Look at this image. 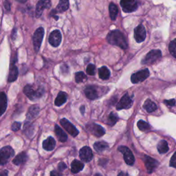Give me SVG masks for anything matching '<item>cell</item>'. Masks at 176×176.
<instances>
[{
    "instance_id": "cell-46",
    "label": "cell",
    "mask_w": 176,
    "mask_h": 176,
    "mask_svg": "<svg viewBox=\"0 0 176 176\" xmlns=\"http://www.w3.org/2000/svg\"><path fill=\"white\" fill-rule=\"evenodd\" d=\"M50 175H61V172H60V173H58V172H57V171L54 170L51 172Z\"/></svg>"
},
{
    "instance_id": "cell-45",
    "label": "cell",
    "mask_w": 176,
    "mask_h": 176,
    "mask_svg": "<svg viewBox=\"0 0 176 176\" xmlns=\"http://www.w3.org/2000/svg\"><path fill=\"white\" fill-rule=\"evenodd\" d=\"M80 114H81L82 115H84V114H85V107L84 106V105H82V106H80Z\"/></svg>"
},
{
    "instance_id": "cell-14",
    "label": "cell",
    "mask_w": 176,
    "mask_h": 176,
    "mask_svg": "<svg viewBox=\"0 0 176 176\" xmlns=\"http://www.w3.org/2000/svg\"><path fill=\"white\" fill-rule=\"evenodd\" d=\"M92 151L89 147H83L79 151V158L85 163H89L93 158Z\"/></svg>"
},
{
    "instance_id": "cell-44",
    "label": "cell",
    "mask_w": 176,
    "mask_h": 176,
    "mask_svg": "<svg viewBox=\"0 0 176 176\" xmlns=\"http://www.w3.org/2000/svg\"><path fill=\"white\" fill-rule=\"evenodd\" d=\"M4 7H5V9L8 10V11H9L10 10V3H9L8 1H7V0L4 2Z\"/></svg>"
},
{
    "instance_id": "cell-34",
    "label": "cell",
    "mask_w": 176,
    "mask_h": 176,
    "mask_svg": "<svg viewBox=\"0 0 176 176\" xmlns=\"http://www.w3.org/2000/svg\"><path fill=\"white\" fill-rule=\"evenodd\" d=\"M137 126H138V127L140 131L142 132H147L151 129V126L149 123L142 121V120H140V121L138 122V123H137Z\"/></svg>"
},
{
    "instance_id": "cell-18",
    "label": "cell",
    "mask_w": 176,
    "mask_h": 176,
    "mask_svg": "<svg viewBox=\"0 0 176 176\" xmlns=\"http://www.w3.org/2000/svg\"><path fill=\"white\" fill-rule=\"evenodd\" d=\"M145 167L149 173H151L158 166V162L150 156H145L144 157Z\"/></svg>"
},
{
    "instance_id": "cell-38",
    "label": "cell",
    "mask_w": 176,
    "mask_h": 176,
    "mask_svg": "<svg viewBox=\"0 0 176 176\" xmlns=\"http://www.w3.org/2000/svg\"><path fill=\"white\" fill-rule=\"evenodd\" d=\"M21 127H22V123L19 122H14L12 125L11 129L13 132H17L20 129Z\"/></svg>"
},
{
    "instance_id": "cell-49",
    "label": "cell",
    "mask_w": 176,
    "mask_h": 176,
    "mask_svg": "<svg viewBox=\"0 0 176 176\" xmlns=\"http://www.w3.org/2000/svg\"><path fill=\"white\" fill-rule=\"evenodd\" d=\"M17 1H18L21 3H25L27 1V0H17Z\"/></svg>"
},
{
    "instance_id": "cell-31",
    "label": "cell",
    "mask_w": 176,
    "mask_h": 176,
    "mask_svg": "<svg viewBox=\"0 0 176 176\" xmlns=\"http://www.w3.org/2000/svg\"><path fill=\"white\" fill-rule=\"evenodd\" d=\"M33 127H34L33 125L32 124V123H30L29 121H26L25 124H24L23 132L26 135V136L29 137V138L33 135V132H34Z\"/></svg>"
},
{
    "instance_id": "cell-19",
    "label": "cell",
    "mask_w": 176,
    "mask_h": 176,
    "mask_svg": "<svg viewBox=\"0 0 176 176\" xmlns=\"http://www.w3.org/2000/svg\"><path fill=\"white\" fill-rule=\"evenodd\" d=\"M56 146V141L54 138L52 136L48 137L47 139H45L43 142V148L45 151H52L54 150Z\"/></svg>"
},
{
    "instance_id": "cell-20",
    "label": "cell",
    "mask_w": 176,
    "mask_h": 176,
    "mask_svg": "<svg viewBox=\"0 0 176 176\" xmlns=\"http://www.w3.org/2000/svg\"><path fill=\"white\" fill-rule=\"evenodd\" d=\"M54 132L56 133V136H57L60 142H65L67 141V140H68V136H67L65 132L63 131L58 125H55Z\"/></svg>"
},
{
    "instance_id": "cell-21",
    "label": "cell",
    "mask_w": 176,
    "mask_h": 176,
    "mask_svg": "<svg viewBox=\"0 0 176 176\" xmlns=\"http://www.w3.org/2000/svg\"><path fill=\"white\" fill-rule=\"evenodd\" d=\"M68 99V94L64 91H59L57 98L54 101V105L56 106L60 107L64 104Z\"/></svg>"
},
{
    "instance_id": "cell-29",
    "label": "cell",
    "mask_w": 176,
    "mask_h": 176,
    "mask_svg": "<svg viewBox=\"0 0 176 176\" xmlns=\"http://www.w3.org/2000/svg\"><path fill=\"white\" fill-rule=\"evenodd\" d=\"M109 145L105 141H97L94 144V149L97 152H102L108 149Z\"/></svg>"
},
{
    "instance_id": "cell-41",
    "label": "cell",
    "mask_w": 176,
    "mask_h": 176,
    "mask_svg": "<svg viewBox=\"0 0 176 176\" xmlns=\"http://www.w3.org/2000/svg\"><path fill=\"white\" fill-rule=\"evenodd\" d=\"M65 168H67V165L63 162H61L58 165V169L59 172H63Z\"/></svg>"
},
{
    "instance_id": "cell-1",
    "label": "cell",
    "mask_w": 176,
    "mask_h": 176,
    "mask_svg": "<svg viewBox=\"0 0 176 176\" xmlns=\"http://www.w3.org/2000/svg\"><path fill=\"white\" fill-rule=\"evenodd\" d=\"M107 41L111 45H116L123 50H126L128 48V44L127 39L122 32L118 30H112L108 33Z\"/></svg>"
},
{
    "instance_id": "cell-37",
    "label": "cell",
    "mask_w": 176,
    "mask_h": 176,
    "mask_svg": "<svg viewBox=\"0 0 176 176\" xmlns=\"http://www.w3.org/2000/svg\"><path fill=\"white\" fill-rule=\"evenodd\" d=\"M86 72L87 75H89L90 76H94L96 74V67L94 64H89L87 65L86 68Z\"/></svg>"
},
{
    "instance_id": "cell-43",
    "label": "cell",
    "mask_w": 176,
    "mask_h": 176,
    "mask_svg": "<svg viewBox=\"0 0 176 176\" xmlns=\"http://www.w3.org/2000/svg\"><path fill=\"white\" fill-rule=\"evenodd\" d=\"M107 159H100V160L98 161V164L101 165V166H105V164L107 163Z\"/></svg>"
},
{
    "instance_id": "cell-2",
    "label": "cell",
    "mask_w": 176,
    "mask_h": 176,
    "mask_svg": "<svg viewBox=\"0 0 176 176\" xmlns=\"http://www.w3.org/2000/svg\"><path fill=\"white\" fill-rule=\"evenodd\" d=\"M44 87H39L37 90H34L30 85H27L23 88V93L31 101H36L43 96L44 94Z\"/></svg>"
},
{
    "instance_id": "cell-16",
    "label": "cell",
    "mask_w": 176,
    "mask_h": 176,
    "mask_svg": "<svg viewBox=\"0 0 176 176\" xmlns=\"http://www.w3.org/2000/svg\"><path fill=\"white\" fill-rule=\"evenodd\" d=\"M97 87L95 85H87L84 90V93L87 98L90 100H96L99 97V93L97 89Z\"/></svg>"
},
{
    "instance_id": "cell-13",
    "label": "cell",
    "mask_w": 176,
    "mask_h": 176,
    "mask_svg": "<svg viewBox=\"0 0 176 176\" xmlns=\"http://www.w3.org/2000/svg\"><path fill=\"white\" fill-rule=\"evenodd\" d=\"M86 127L89 132L96 137H101L105 133V129L103 127L96 123H90L86 125Z\"/></svg>"
},
{
    "instance_id": "cell-15",
    "label": "cell",
    "mask_w": 176,
    "mask_h": 176,
    "mask_svg": "<svg viewBox=\"0 0 176 176\" xmlns=\"http://www.w3.org/2000/svg\"><path fill=\"white\" fill-rule=\"evenodd\" d=\"M51 7V1L50 0H39L38 2L36 10H35V15L37 18L40 17L43 13L44 9L50 8Z\"/></svg>"
},
{
    "instance_id": "cell-4",
    "label": "cell",
    "mask_w": 176,
    "mask_h": 176,
    "mask_svg": "<svg viewBox=\"0 0 176 176\" xmlns=\"http://www.w3.org/2000/svg\"><path fill=\"white\" fill-rule=\"evenodd\" d=\"M44 33L45 31L44 28L40 27L36 30L34 32L33 37V44L34 49L36 52H38L39 51V49L41 48V45L43 41V39L44 37Z\"/></svg>"
},
{
    "instance_id": "cell-25",
    "label": "cell",
    "mask_w": 176,
    "mask_h": 176,
    "mask_svg": "<svg viewBox=\"0 0 176 176\" xmlns=\"http://www.w3.org/2000/svg\"><path fill=\"white\" fill-rule=\"evenodd\" d=\"M69 8V0H60L57 9L53 10V13H63L66 11Z\"/></svg>"
},
{
    "instance_id": "cell-6",
    "label": "cell",
    "mask_w": 176,
    "mask_h": 176,
    "mask_svg": "<svg viewBox=\"0 0 176 176\" xmlns=\"http://www.w3.org/2000/svg\"><path fill=\"white\" fill-rule=\"evenodd\" d=\"M118 150L123 154V158L126 164L129 166H133L135 163V158L133 156L132 151L125 146H119Z\"/></svg>"
},
{
    "instance_id": "cell-7",
    "label": "cell",
    "mask_w": 176,
    "mask_h": 176,
    "mask_svg": "<svg viewBox=\"0 0 176 176\" xmlns=\"http://www.w3.org/2000/svg\"><path fill=\"white\" fill-rule=\"evenodd\" d=\"M149 70L147 68L140 70V71L133 74L131 76V81L133 84L142 82L149 77Z\"/></svg>"
},
{
    "instance_id": "cell-30",
    "label": "cell",
    "mask_w": 176,
    "mask_h": 176,
    "mask_svg": "<svg viewBox=\"0 0 176 176\" xmlns=\"http://www.w3.org/2000/svg\"><path fill=\"white\" fill-rule=\"evenodd\" d=\"M109 11H110V16L112 21L116 20L118 13V9L117 6L114 3H110L109 6Z\"/></svg>"
},
{
    "instance_id": "cell-42",
    "label": "cell",
    "mask_w": 176,
    "mask_h": 176,
    "mask_svg": "<svg viewBox=\"0 0 176 176\" xmlns=\"http://www.w3.org/2000/svg\"><path fill=\"white\" fill-rule=\"evenodd\" d=\"M164 103L168 106H174L175 105V99H171L168 101H164Z\"/></svg>"
},
{
    "instance_id": "cell-22",
    "label": "cell",
    "mask_w": 176,
    "mask_h": 176,
    "mask_svg": "<svg viewBox=\"0 0 176 176\" xmlns=\"http://www.w3.org/2000/svg\"><path fill=\"white\" fill-rule=\"evenodd\" d=\"M28 160V156L26 152H22L19 153L17 156L14 158L13 160V163L17 166H19L21 164H23Z\"/></svg>"
},
{
    "instance_id": "cell-8",
    "label": "cell",
    "mask_w": 176,
    "mask_h": 176,
    "mask_svg": "<svg viewBox=\"0 0 176 176\" xmlns=\"http://www.w3.org/2000/svg\"><path fill=\"white\" fill-rule=\"evenodd\" d=\"M132 104L133 100L132 97L129 96L128 93H126L118 103L116 105V109L118 110H127V109L132 107Z\"/></svg>"
},
{
    "instance_id": "cell-9",
    "label": "cell",
    "mask_w": 176,
    "mask_h": 176,
    "mask_svg": "<svg viewBox=\"0 0 176 176\" xmlns=\"http://www.w3.org/2000/svg\"><path fill=\"white\" fill-rule=\"evenodd\" d=\"M120 3L125 13L134 12L138 8V3L136 0H121Z\"/></svg>"
},
{
    "instance_id": "cell-12",
    "label": "cell",
    "mask_w": 176,
    "mask_h": 176,
    "mask_svg": "<svg viewBox=\"0 0 176 176\" xmlns=\"http://www.w3.org/2000/svg\"><path fill=\"white\" fill-rule=\"evenodd\" d=\"M61 33L59 30H54L52 31L48 39L49 43L53 47H58L59 45L61 44Z\"/></svg>"
},
{
    "instance_id": "cell-10",
    "label": "cell",
    "mask_w": 176,
    "mask_h": 176,
    "mask_svg": "<svg viewBox=\"0 0 176 176\" xmlns=\"http://www.w3.org/2000/svg\"><path fill=\"white\" fill-rule=\"evenodd\" d=\"M60 123L63 127L67 132H68L70 135L73 137H76L79 134V130L76 128V127L72 123L70 122L68 119L62 118L60 121Z\"/></svg>"
},
{
    "instance_id": "cell-47",
    "label": "cell",
    "mask_w": 176,
    "mask_h": 176,
    "mask_svg": "<svg viewBox=\"0 0 176 176\" xmlns=\"http://www.w3.org/2000/svg\"><path fill=\"white\" fill-rule=\"evenodd\" d=\"M8 171H6V170H3L2 173H1V175L2 176H6V175H8Z\"/></svg>"
},
{
    "instance_id": "cell-40",
    "label": "cell",
    "mask_w": 176,
    "mask_h": 176,
    "mask_svg": "<svg viewBox=\"0 0 176 176\" xmlns=\"http://www.w3.org/2000/svg\"><path fill=\"white\" fill-rule=\"evenodd\" d=\"M170 167L176 168V152L172 156L170 160Z\"/></svg>"
},
{
    "instance_id": "cell-26",
    "label": "cell",
    "mask_w": 176,
    "mask_h": 176,
    "mask_svg": "<svg viewBox=\"0 0 176 176\" xmlns=\"http://www.w3.org/2000/svg\"><path fill=\"white\" fill-rule=\"evenodd\" d=\"M7 103H8V100H7V96L6 94L2 91L0 94V110H1V116H2L6 110Z\"/></svg>"
},
{
    "instance_id": "cell-27",
    "label": "cell",
    "mask_w": 176,
    "mask_h": 176,
    "mask_svg": "<svg viewBox=\"0 0 176 176\" xmlns=\"http://www.w3.org/2000/svg\"><path fill=\"white\" fill-rule=\"evenodd\" d=\"M143 107L148 113H151V112H153L157 110L156 104L150 99L146 100L145 103L143 105Z\"/></svg>"
},
{
    "instance_id": "cell-33",
    "label": "cell",
    "mask_w": 176,
    "mask_h": 176,
    "mask_svg": "<svg viewBox=\"0 0 176 176\" xmlns=\"http://www.w3.org/2000/svg\"><path fill=\"white\" fill-rule=\"evenodd\" d=\"M118 116L116 114L114 113V112H111L110 113V114L108 116V118H107V124L112 127L114 126L116 123L118 121Z\"/></svg>"
},
{
    "instance_id": "cell-36",
    "label": "cell",
    "mask_w": 176,
    "mask_h": 176,
    "mask_svg": "<svg viewBox=\"0 0 176 176\" xmlns=\"http://www.w3.org/2000/svg\"><path fill=\"white\" fill-rule=\"evenodd\" d=\"M168 48H169V52L172 56L176 58V39L171 41Z\"/></svg>"
},
{
    "instance_id": "cell-17",
    "label": "cell",
    "mask_w": 176,
    "mask_h": 176,
    "mask_svg": "<svg viewBox=\"0 0 176 176\" xmlns=\"http://www.w3.org/2000/svg\"><path fill=\"white\" fill-rule=\"evenodd\" d=\"M146 30L145 28L144 27L143 25L140 24V25L137 26L134 30V38L138 43H141L144 41L146 38Z\"/></svg>"
},
{
    "instance_id": "cell-5",
    "label": "cell",
    "mask_w": 176,
    "mask_h": 176,
    "mask_svg": "<svg viewBox=\"0 0 176 176\" xmlns=\"http://www.w3.org/2000/svg\"><path fill=\"white\" fill-rule=\"evenodd\" d=\"M162 57V52L159 50H152L144 58L141 63L144 65H151L153 64L155 62H156L158 60H159Z\"/></svg>"
},
{
    "instance_id": "cell-32",
    "label": "cell",
    "mask_w": 176,
    "mask_h": 176,
    "mask_svg": "<svg viewBox=\"0 0 176 176\" xmlns=\"http://www.w3.org/2000/svg\"><path fill=\"white\" fill-rule=\"evenodd\" d=\"M157 149H158V152L161 154L167 153L168 151V145L167 142L164 140H160V141L158 144Z\"/></svg>"
},
{
    "instance_id": "cell-24",
    "label": "cell",
    "mask_w": 176,
    "mask_h": 176,
    "mask_svg": "<svg viewBox=\"0 0 176 176\" xmlns=\"http://www.w3.org/2000/svg\"><path fill=\"white\" fill-rule=\"evenodd\" d=\"M84 168V164L78 160L72 161L71 164V171L73 173H77L81 171Z\"/></svg>"
},
{
    "instance_id": "cell-48",
    "label": "cell",
    "mask_w": 176,
    "mask_h": 176,
    "mask_svg": "<svg viewBox=\"0 0 176 176\" xmlns=\"http://www.w3.org/2000/svg\"><path fill=\"white\" fill-rule=\"evenodd\" d=\"M128 173H122V172H121V173H120L118 174V175H127Z\"/></svg>"
},
{
    "instance_id": "cell-35",
    "label": "cell",
    "mask_w": 176,
    "mask_h": 176,
    "mask_svg": "<svg viewBox=\"0 0 176 176\" xmlns=\"http://www.w3.org/2000/svg\"><path fill=\"white\" fill-rule=\"evenodd\" d=\"M87 79V76L85 73L83 72H79L75 74V81L77 83H80Z\"/></svg>"
},
{
    "instance_id": "cell-28",
    "label": "cell",
    "mask_w": 176,
    "mask_h": 176,
    "mask_svg": "<svg viewBox=\"0 0 176 176\" xmlns=\"http://www.w3.org/2000/svg\"><path fill=\"white\" fill-rule=\"evenodd\" d=\"M98 76L103 80H107L110 77V71L106 66H103L98 69Z\"/></svg>"
},
{
    "instance_id": "cell-3",
    "label": "cell",
    "mask_w": 176,
    "mask_h": 176,
    "mask_svg": "<svg viewBox=\"0 0 176 176\" xmlns=\"http://www.w3.org/2000/svg\"><path fill=\"white\" fill-rule=\"evenodd\" d=\"M15 155V151L10 146H6L2 147L0 150V164L2 166L8 163L10 158Z\"/></svg>"
},
{
    "instance_id": "cell-11",
    "label": "cell",
    "mask_w": 176,
    "mask_h": 176,
    "mask_svg": "<svg viewBox=\"0 0 176 176\" xmlns=\"http://www.w3.org/2000/svg\"><path fill=\"white\" fill-rule=\"evenodd\" d=\"M17 61V58L15 57L14 59H12V62L10 63L9 75L8 77V81L9 83H12L17 80L19 75V71L17 67L15 65V63Z\"/></svg>"
},
{
    "instance_id": "cell-39",
    "label": "cell",
    "mask_w": 176,
    "mask_h": 176,
    "mask_svg": "<svg viewBox=\"0 0 176 176\" xmlns=\"http://www.w3.org/2000/svg\"><path fill=\"white\" fill-rule=\"evenodd\" d=\"M60 69H61V72L63 75H68V74L69 73V68H68V65H66V64L62 65L61 66V68H60Z\"/></svg>"
},
{
    "instance_id": "cell-23",
    "label": "cell",
    "mask_w": 176,
    "mask_h": 176,
    "mask_svg": "<svg viewBox=\"0 0 176 176\" xmlns=\"http://www.w3.org/2000/svg\"><path fill=\"white\" fill-rule=\"evenodd\" d=\"M39 113V107L37 105H34L33 106H31L29 108L28 111V114L26 115L28 121H30V120L37 117Z\"/></svg>"
}]
</instances>
